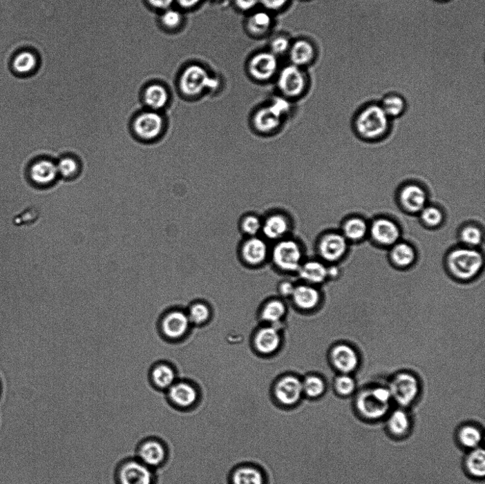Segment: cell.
I'll use <instances>...</instances> for the list:
<instances>
[{
    "instance_id": "6da1fadb",
    "label": "cell",
    "mask_w": 485,
    "mask_h": 484,
    "mask_svg": "<svg viewBox=\"0 0 485 484\" xmlns=\"http://www.w3.org/2000/svg\"><path fill=\"white\" fill-rule=\"evenodd\" d=\"M116 484H157L156 471L142 463L137 457H127L115 470Z\"/></svg>"
},
{
    "instance_id": "7a4b0ae2",
    "label": "cell",
    "mask_w": 485,
    "mask_h": 484,
    "mask_svg": "<svg viewBox=\"0 0 485 484\" xmlns=\"http://www.w3.org/2000/svg\"><path fill=\"white\" fill-rule=\"evenodd\" d=\"M483 265L482 254L473 249H458L450 253L448 266L453 275L469 280L475 277Z\"/></svg>"
},
{
    "instance_id": "3957f363",
    "label": "cell",
    "mask_w": 485,
    "mask_h": 484,
    "mask_svg": "<svg viewBox=\"0 0 485 484\" xmlns=\"http://www.w3.org/2000/svg\"><path fill=\"white\" fill-rule=\"evenodd\" d=\"M135 457L149 468L157 470L164 467L169 461L171 452L162 439L151 436L142 440L136 448Z\"/></svg>"
},
{
    "instance_id": "277c9868",
    "label": "cell",
    "mask_w": 485,
    "mask_h": 484,
    "mask_svg": "<svg viewBox=\"0 0 485 484\" xmlns=\"http://www.w3.org/2000/svg\"><path fill=\"white\" fill-rule=\"evenodd\" d=\"M392 396L389 389L378 387L361 393L356 400L361 414L369 419H379L388 413Z\"/></svg>"
},
{
    "instance_id": "5b68a950",
    "label": "cell",
    "mask_w": 485,
    "mask_h": 484,
    "mask_svg": "<svg viewBox=\"0 0 485 484\" xmlns=\"http://www.w3.org/2000/svg\"><path fill=\"white\" fill-rule=\"evenodd\" d=\"M356 127L362 137L376 139L387 132L389 117L381 106L372 105L363 110L357 117Z\"/></svg>"
},
{
    "instance_id": "8992f818",
    "label": "cell",
    "mask_w": 485,
    "mask_h": 484,
    "mask_svg": "<svg viewBox=\"0 0 485 484\" xmlns=\"http://www.w3.org/2000/svg\"><path fill=\"white\" fill-rule=\"evenodd\" d=\"M272 396L275 402L284 407H292L304 398L302 378L288 374L278 378L272 387Z\"/></svg>"
},
{
    "instance_id": "52a82bcc",
    "label": "cell",
    "mask_w": 485,
    "mask_h": 484,
    "mask_svg": "<svg viewBox=\"0 0 485 484\" xmlns=\"http://www.w3.org/2000/svg\"><path fill=\"white\" fill-rule=\"evenodd\" d=\"M167 401L173 411L188 412L199 401L198 387L191 380H176L166 391Z\"/></svg>"
},
{
    "instance_id": "ba28073f",
    "label": "cell",
    "mask_w": 485,
    "mask_h": 484,
    "mask_svg": "<svg viewBox=\"0 0 485 484\" xmlns=\"http://www.w3.org/2000/svg\"><path fill=\"white\" fill-rule=\"evenodd\" d=\"M218 86V80L211 78L207 70L198 65L188 67L180 80L182 91L189 97L197 96L207 89L215 90Z\"/></svg>"
},
{
    "instance_id": "9c48e42d",
    "label": "cell",
    "mask_w": 485,
    "mask_h": 484,
    "mask_svg": "<svg viewBox=\"0 0 485 484\" xmlns=\"http://www.w3.org/2000/svg\"><path fill=\"white\" fill-rule=\"evenodd\" d=\"M302 258L300 246L292 240L280 241L272 251L274 264L285 271L297 272L302 264Z\"/></svg>"
},
{
    "instance_id": "30bf717a",
    "label": "cell",
    "mask_w": 485,
    "mask_h": 484,
    "mask_svg": "<svg viewBox=\"0 0 485 484\" xmlns=\"http://www.w3.org/2000/svg\"><path fill=\"white\" fill-rule=\"evenodd\" d=\"M164 119L156 111H146L138 115L133 122L135 135L144 142L158 139L164 130Z\"/></svg>"
},
{
    "instance_id": "8fae6325",
    "label": "cell",
    "mask_w": 485,
    "mask_h": 484,
    "mask_svg": "<svg viewBox=\"0 0 485 484\" xmlns=\"http://www.w3.org/2000/svg\"><path fill=\"white\" fill-rule=\"evenodd\" d=\"M392 398L402 406L414 402L419 394V383L416 377L410 374H400L392 380L388 388Z\"/></svg>"
},
{
    "instance_id": "7c38bea8",
    "label": "cell",
    "mask_w": 485,
    "mask_h": 484,
    "mask_svg": "<svg viewBox=\"0 0 485 484\" xmlns=\"http://www.w3.org/2000/svg\"><path fill=\"white\" fill-rule=\"evenodd\" d=\"M277 84L280 91L285 95L295 97L304 90L305 80L299 67L290 65L280 71Z\"/></svg>"
},
{
    "instance_id": "4fadbf2b",
    "label": "cell",
    "mask_w": 485,
    "mask_h": 484,
    "mask_svg": "<svg viewBox=\"0 0 485 484\" xmlns=\"http://www.w3.org/2000/svg\"><path fill=\"white\" fill-rule=\"evenodd\" d=\"M28 175L30 180L40 187L52 185L59 175L57 164L47 159H38L34 162L30 166Z\"/></svg>"
},
{
    "instance_id": "5bb4252c",
    "label": "cell",
    "mask_w": 485,
    "mask_h": 484,
    "mask_svg": "<svg viewBox=\"0 0 485 484\" xmlns=\"http://www.w3.org/2000/svg\"><path fill=\"white\" fill-rule=\"evenodd\" d=\"M278 68L276 56L272 52H262L254 56L249 63L252 77L259 81L269 80Z\"/></svg>"
},
{
    "instance_id": "9a60e30c",
    "label": "cell",
    "mask_w": 485,
    "mask_h": 484,
    "mask_svg": "<svg viewBox=\"0 0 485 484\" xmlns=\"http://www.w3.org/2000/svg\"><path fill=\"white\" fill-rule=\"evenodd\" d=\"M190 320L187 313L180 311L168 313L162 320L163 334L169 339L177 340L184 337L190 327Z\"/></svg>"
},
{
    "instance_id": "2e32d148",
    "label": "cell",
    "mask_w": 485,
    "mask_h": 484,
    "mask_svg": "<svg viewBox=\"0 0 485 484\" xmlns=\"http://www.w3.org/2000/svg\"><path fill=\"white\" fill-rule=\"evenodd\" d=\"M348 248L346 238L338 233H330L324 236L319 244V253L321 258L330 262L342 258Z\"/></svg>"
},
{
    "instance_id": "e0dca14e",
    "label": "cell",
    "mask_w": 485,
    "mask_h": 484,
    "mask_svg": "<svg viewBox=\"0 0 485 484\" xmlns=\"http://www.w3.org/2000/svg\"><path fill=\"white\" fill-rule=\"evenodd\" d=\"M331 360L334 366L343 374L354 371L359 365V358L351 347L340 345L332 350Z\"/></svg>"
},
{
    "instance_id": "ac0fdd59",
    "label": "cell",
    "mask_w": 485,
    "mask_h": 484,
    "mask_svg": "<svg viewBox=\"0 0 485 484\" xmlns=\"http://www.w3.org/2000/svg\"><path fill=\"white\" fill-rule=\"evenodd\" d=\"M371 235L378 244L390 246L398 241L400 231L394 222L388 219H379L372 224Z\"/></svg>"
},
{
    "instance_id": "d6986e66",
    "label": "cell",
    "mask_w": 485,
    "mask_h": 484,
    "mask_svg": "<svg viewBox=\"0 0 485 484\" xmlns=\"http://www.w3.org/2000/svg\"><path fill=\"white\" fill-rule=\"evenodd\" d=\"M282 342L279 330L276 326L270 325L262 328L255 337L254 345L261 354H270L275 352Z\"/></svg>"
},
{
    "instance_id": "ffe728a7",
    "label": "cell",
    "mask_w": 485,
    "mask_h": 484,
    "mask_svg": "<svg viewBox=\"0 0 485 484\" xmlns=\"http://www.w3.org/2000/svg\"><path fill=\"white\" fill-rule=\"evenodd\" d=\"M231 484H267L264 472L258 466L250 464L237 467L231 475Z\"/></svg>"
},
{
    "instance_id": "44dd1931",
    "label": "cell",
    "mask_w": 485,
    "mask_h": 484,
    "mask_svg": "<svg viewBox=\"0 0 485 484\" xmlns=\"http://www.w3.org/2000/svg\"><path fill=\"white\" fill-rule=\"evenodd\" d=\"M427 196L419 186L408 185L400 194V200L404 209L412 213H418L425 209Z\"/></svg>"
},
{
    "instance_id": "7402d4cb",
    "label": "cell",
    "mask_w": 485,
    "mask_h": 484,
    "mask_svg": "<svg viewBox=\"0 0 485 484\" xmlns=\"http://www.w3.org/2000/svg\"><path fill=\"white\" fill-rule=\"evenodd\" d=\"M242 252L245 262L249 264L258 265L266 260L268 247L263 240L253 237L244 244Z\"/></svg>"
},
{
    "instance_id": "603a6c76",
    "label": "cell",
    "mask_w": 485,
    "mask_h": 484,
    "mask_svg": "<svg viewBox=\"0 0 485 484\" xmlns=\"http://www.w3.org/2000/svg\"><path fill=\"white\" fill-rule=\"evenodd\" d=\"M292 298L296 307L303 310L315 309L321 300L319 291L310 284L295 287Z\"/></svg>"
},
{
    "instance_id": "cb8c5ba5",
    "label": "cell",
    "mask_w": 485,
    "mask_h": 484,
    "mask_svg": "<svg viewBox=\"0 0 485 484\" xmlns=\"http://www.w3.org/2000/svg\"><path fill=\"white\" fill-rule=\"evenodd\" d=\"M176 380L175 371L171 365L161 363L151 370V384L159 391L166 392Z\"/></svg>"
},
{
    "instance_id": "d4e9b609",
    "label": "cell",
    "mask_w": 485,
    "mask_h": 484,
    "mask_svg": "<svg viewBox=\"0 0 485 484\" xmlns=\"http://www.w3.org/2000/svg\"><path fill=\"white\" fill-rule=\"evenodd\" d=\"M327 268L318 261H310L301 265L298 270L300 278L310 285L323 283L327 278Z\"/></svg>"
},
{
    "instance_id": "484cf974",
    "label": "cell",
    "mask_w": 485,
    "mask_h": 484,
    "mask_svg": "<svg viewBox=\"0 0 485 484\" xmlns=\"http://www.w3.org/2000/svg\"><path fill=\"white\" fill-rule=\"evenodd\" d=\"M283 115L271 105L260 110L254 117V124L258 131L272 132L280 125Z\"/></svg>"
},
{
    "instance_id": "4316f807",
    "label": "cell",
    "mask_w": 485,
    "mask_h": 484,
    "mask_svg": "<svg viewBox=\"0 0 485 484\" xmlns=\"http://www.w3.org/2000/svg\"><path fill=\"white\" fill-rule=\"evenodd\" d=\"M292 65L300 67L310 64L315 56L314 46L305 40H298L289 48Z\"/></svg>"
},
{
    "instance_id": "83f0119b",
    "label": "cell",
    "mask_w": 485,
    "mask_h": 484,
    "mask_svg": "<svg viewBox=\"0 0 485 484\" xmlns=\"http://www.w3.org/2000/svg\"><path fill=\"white\" fill-rule=\"evenodd\" d=\"M289 222L286 217L280 215L269 217L263 223L262 231L265 236L271 240L282 238L288 231Z\"/></svg>"
},
{
    "instance_id": "f1b7e54d",
    "label": "cell",
    "mask_w": 485,
    "mask_h": 484,
    "mask_svg": "<svg viewBox=\"0 0 485 484\" xmlns=\"http://www.w3.org/2000/svg\"><path fill=\"white\" fill-rule=\"evenodd\" d=\"M304 398L310 400H318L322 398L327 391L325 380L320 376L310 374L302 378Z\"/></svg>"
},
{
    "instance_id": "f546056e",
    "label": "cell",
    "mask_w": 485,
    "mask_h": 484,
    "mask_svg": "<svg viewBox=\"0 0 485 484\" xmlns=\"http://www.w3.org/2000/svg\"><path fill=\"white\" fill-rule=\"evenodd\" d=\"M169 100L167 90L160 85L149 86L144 94L145 105L153 111H158L166 107Z\"/></svg>"
},
{
    "instance_id": "4dcf8cb0",
    "label": "cell",
    "mask_w": 485,
    "mask_h": 484,
    "mask_svg": "<svg viewBox=\"0 0 485 484\" xmlns=\"http://www.w3.org/2000/svg\"><path fill=\"white\" fill-rule=\"evenodd\" d=\"M287 313L285 304L278 300L269 302L263 309L262 320L271 325L279 323Z\"/></svg>"
},
{
    "instance_id": "1f68e13d",
    "label": "cell",
    "mask_w": 485,
    "mask_h": 484,
    "mask_svg": "<svg viewBox=\"0 0 485 484\" xmlns=\"http://www.w3.org/2000/svg\"><path fill=\"white\" fill-rule=\"evenodd\" d=\"M391 258L397 266L405 268L414 263L416 259V253L410 244L400 243L394 246Z\"/></svg>"
},
{
    "instance_id": "d6a6232c",
    "label": "cell",
    "mask_w": 485,
    "mask_h": 484,
    "mask_svg": "<svg viewBox=\"0 0 485 484\" xmlns=\"http://www.w3.org/2000/svg\"><path fill=\"white\" fill-rule=\"evenodd\" d=\"M272 23V17L267 12H257L248 19L247 29L253 35H265L269 30Z\"/></svg>"
},
{
    "instance_id": "836d02e7",
    "label": "cell",
    "mask_w": 485,
    "mask_h": 484,
    "mask_svg": "<svg viewBox=\"0 0 485 484\" xmlns=\"http://www.w3.org/2000/svg\"><path fill=\"white\" fill-rule=\"evenodd\" d=\"M467 469L470 474L477 478L485 475V454L482 448H475L468 455L466 461Z\"/></svg>"
},
{
    "instance_id": "e575fe53",
    "label": "cell",
    "mask_w": 485,
    "mask_h": 484,
    "mask_svg": "<svg viewBox=\"0 0 485 484\" xmlns=\"http://www.w3.org/2000/svg\"><path fill=\"white\" fill-rule=\"evenodd\" d=\"M368 231V226L365 220L361 218H352L348 220L343 226L345 238L352 241L363 239Z\"/></svg>"
},
{
    "instance_id": "d590c367",
    "label": "cell",
    "mask_w": 485,
    "mask_h": 484,
    "mask_svg": "<svg viewBox=\"0 0 485 484\" xmlns=\"http://www.w3.org/2000/svg\"><path fill=\"white\" fill-rule=\"evenodd\" d=\"M390 430L395 436L406 434L410 427V420L406 412L401 410L394 412L388 421Z\"/></svg>"
},
{
    "instance_id": "8d00e7d4",
    "label": "cell",
    "mask_w": 485,
    "mask_h": 484,
    "mask_svg": "<svg viewBox=\"0 0 485 484\" xmlns=\"http://www.w3.org/2000/svg\"><path fill=\"white\" fill-rule=\"evenodd\" d=\"M381 108L388 117H396L401 115L405 110L406 101L401 95L392 94L383 99Z\"/></svg>"
},
{
    "instance_id": "74e56055",
    "label": "cell",
    "mask_w": 485,
    "mask_h": 484,
    "mask_svg": "<svg viewBox=\"0 0 485 484\" xmlns=\"http://www.w3.org/2000/svg\"><path fill=\"white\" fill-rule=\"evenodd\" d=\"M459 439L462 445L470 449H475L482 441L481 432L473 426H466L459 433Z\"/></svg>"
},
{
    "instance_id": "f35d334b",
    "label": "cell",
    "mask_w": 485,
    "mask_h": 484,
    "mask_svg": "<svg viewBox=\"0 0 485 484\" xmlns=\"http://www.w3.org/2000/svg\"><path fill=\"white\" fill-rule=\"evenodd\" d=\"M59 175L66 180L73 177L79 173L80 164L77 159L69 156L64 157L57 164Z\"/></svg>"
},
{
    "instance_id": "ab89813d",
    "label": "cell",
    "mask_w": 485,
    "mask_h": 484,
    "mask_svg": "<svg viewBox=\"0 0 485 484\" xmlns=\"http://www.w3.org/2000/svg\"><path fill=\"white\" fill-rule=\"evenodd\" d=\"M37 60L34 55L28 52L18 55L13 61L14 69L19 73H28L36 66Z\"/></svg>"
},
{
    "instance_id": "60d3db41",
    "label": "cell",
    "mask_w": 485,
    "mask_h": 484,
    "mask_svg": "<svg viewBox=\"0 0 485 484\" xmlns=\"http://www.w3.org/2000/svg\"><path fill=\"white\" fill-rule=\"evenodd\" d=\"M187 315L191 323L201 325L209 320L211 311L205 304L196 303L190 308Z\"/></svg>"
},
{
    "instance_id": "b9f144b4",
    "label": "cell",
    "mask_w": 485,
    "mask_h": 484,
    "mask_svg": "<svg viewBox=\"0 0 485 484\" xmlns=\"http://www.w3.org/2000/svg\"><path fill=\"white\" fill-rule=\"evenodd\" d=\"M336 392L342 396H347L352 394L355 389V382L348 374H343L337 377L334 381Z\"/></svg>"
},
{
    "instance_id": "7bdbcfd3",
    "label": "cell",
    "mask_w": 485,
    "mask_h": 484,
    "mask_svg": "<svg viewBox=\"0 0 485 484\" xmlns=\"http://www.w3.org/2000/svg\"><path fill=\"white\" fill-rule=\"evenodd\" d=\"M461 238L468 246H477L482 240V233L478 227L468 226L463 229Z\"/></svg>"
},
{
    "instance_id": "ee69618b",
    "label": "cell",
    "mask_w": 485,
    "mask_h": 484,
    "mask_svg": "<svg viewBox=\"0 0 485 484\" xmlns=\"http://www.w3.org/2000/svg\"><path fill=\"white\" fill-rule=\"evenodd\" d=\"M421 220L428 226L434 227L439 226L443 220V214L437 208L429 207L421 211Z\"/></svg>"
},
{
    "instance_id": "f6af8a7d",
    "label": "cell",
    "mask_w": 485,
    "mask_h": 484,
    "mask_svg": "<svg viewBox=\"0 0 485 484\" xmlns=\"http://www.w3.org/2000/svg\"><path fill=\"white\" fill-rule=\"evenodd\" d=\"M262 227L261 220L254 215L247 216L242 223V231L251 238L256 236L262 231Z\"/></svg>"
},
{
    "instance_id": "bcb514c9",
    "label": "cell",
    "mask_w": 485,
    "mask_h": 484,
    "mask_svg": "<svg viewBox=\"0 0 485 484\" xmlns=\"http://www.w3.org/2000/svg\"><path fill=\"white\" fill-rule=\"evenodd\" d=\"M291 47L289 40L285 37L275 38L270 44L272 53L275 56L285 54Z\"/></svg>"
},
{
    "instance_id": "7dc6e473",
    "label": "cell",
    "mask_w": 485,
    "mask_h": 484,
    "mask_svg": "<svg viewBox=\"0 0 485 484\" xmlns=\"http://www.w3.org/2000/svg\"><path fill=\"white\" fill-rule=\"evenodd\" d=\"M182 14L175 10H167L162 16V22L169 28H175L182 22Z\"/></svg>"
},
{
    "instance_id": "c3c4849f",
    "label": "cell",
    "mask_w": 485,
    "mask_h": 484,
    "mask_svg": "<svg viewBox=\"0 0 485 484\" xmlns=\"http://www.w3.org/2000/svg\"><path fill=\"white\" fill-rule=\"evenodd\" d=\"M271 106L283 116L288 113L290 109V104L283 98H276Z\"/></svg>"
},
{
    "instance_id": "681fc988",
    "label": "cell",
    "mask_w": 485,
    "mask_h": 484,
    "mask_svg": "<svg viewBox=\"0 0 485 484\" xmlns=\"http://www.w3.org/2000/svg\"><path fill=\"white\" fill-rule=\"evenodd\" d=\"M260 3L268 10H278L283 8L288 0H259Z\"/></svg>"
},
{
    "instance_id": "f907efd6",
    "label": "cell",
    "mask_w": 485,
    "mask_h": 484,
    "mask_svg": "<svg viewBox=\"0 0 485 484\" xmlns=\"http://www.w3.org/2000/svg\"><path fill=\"white\" fill-rule=\"evenodd\" d=\"M237 7L243 11L250 10L257 6L259 0H235Z\"/></svg>"
},
{
    "instance_id": "816d5d0a",
    "label": "cell",
    "mask_w": 485,
    "mask_h": 484,
    "mask_svg": "<svg viewBox=\"0 0 485 484\" xmlns=\"http://www.w3.org/2000/svg\"><path fill=\"white\" fill-rule=\"evenodd\" d=\"M294 289L295 287L292 283L289 282H285L280 284L278 291L280 295L285 297H292Z\"/></svg>"
},
{
    "instance_id": "f5cc1de1",
    "label": "cell",
    "mask_w": 485,
    "mask_h": 484,
    "mask_svg": "<svg viewBox=\"0 0 485 484\" xmlns=\"http://www.w3.org/2000/svg\"><path fill=\"white\" fill-rule=\"evenodd\" d=\"M149 2L156 8L166 10L171 6L173 0H149Z\"/></svg>"
},
{
    "instance_id": "db71d44e",
    "label": "cell",
    "mask_w": 485,
    "mask_h": 484,
    "mask_svg": "<svg viewBox=\"0 0 485 484\" xmlns=\"http://www.w3.org/2000/svg\"><path fill=\"white\" fill-rule=\"evenodd\" d=\"M200 1V0H178V3L184 8H193L198 5Z\"/></svg>"
},
{
    "instance_id": "11a10c76",
    "label": "cell",
    "mask_w": 485,
    "mask_h": 484,
    "mask_svg": "<svg viewBox=\"0 0 485 484\" xmlns=\"http://www.w3.org/2000/svg\"><path fill=\"white\" fill-rule=\"evenodd\" d=\"M327 278H336L340 274V271L337 267L327 268Z\"/></svg>"
},
{
    "instance_id": "9f6ffc18",
    "label": "cell",
    "mask_w": 485,
    "mask_h": 484,
    "mask_svg": "<svg viewBox=\"0 0 485 484\" xmlns=\"http://www.w3.org/2000/svg\"><path fill=\"white\" fill-rule=\"evenodd\" d=\"M437 1H440L441 3V2L446 1V0H437Z\"/></svg>"
}]
</instances>
